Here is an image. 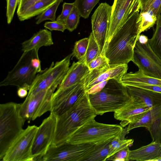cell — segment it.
<instances>
[{"mask_svg":"<svg viewBox=\"0 0 161 161\" xmlns=\"http://www.w3.org/2000/svg\"><path fill=\"white\" fill-rule=\"evenodd\" d=\"M133 142V139H122L121 136L114 137L109 143L110 153L108 157L121 149L126 147L132 146Z\"/></svg>","mask_w":161,"mask_h":161,"instance_id":"4dcf8cb0","label":"cell"},{"mask_svg":"<svg viewBox=\"0 0 161 161\" xmlns=\"http://www.w3.org/2000/svg\"><path fill=\"white\" fill-rule=\"evenodd\" d=\"M132 61L145 75L161 79V58L151 48L149 41L144 44L136 42Z\"/></svg>","mask_w":161,"mask_h":161,"instance_id":"9c48e42d","label":"cell"},{"mask_svg":"<svg viewBox=\"0 0 161 161\" xmlns=\"http://www.w3.org/2000/svg\"><path fill=\"white\" fill-rule=\"evenodd\" d=\"M156 26L153 36L149 40V45L153 52L161 58V15L157 17Z\"/></svg>","mask_w":161,"mask_h":161,"instance_id":"484cf974","label":"cell"},{"mask_svg":"<svg viewBox=\"0 0 161 161\" xmlns=\"http://www.w3.org/2000/svg\"><path fill=\"white\" fill-rule=\"evenodd\" d=\"M141 8V10H142L146 8L152 2L153 0H140Z\"/></svg>","mask_w":161,"mask_h":161,"instance_id":"bcb514c9","label":"cell"},{"mask_svg":"<svg viewBox=\"0 0 161 161\" xmlns=\"http://www.w3.org/2000/svg\"><path fill=\"white\" fill-rule=\"evenodd\" d=\"M97 143H71L65 142L57 146L51 145L39 161H83Z\"/></svg>","mask_w":161,"mask_h":161,"instance_id":"ba28073f","label":"cell"},{"mask_svg":"<svg viewBox=\"0 0 161 161\" xmlns=\"http://www.w3.org/2000/svg\"><path fill=\"white\" fill-rule=\"evenodd\" d=\"M121 81L125 86L135 84L161 86V79L147 76L139 70L134 73H126L122 77Z\"/></svg>","mask_w":161,"mask_h":161,"instance_id":"7402d4cb","label":"cell"},{"mask_svg":"<svg viewBox=\"0 0 161 161\" xmlns=\"http://www.w3.org/2000/svg\"><path fill=\"white\" fill-rule=\"evenodd\" d=\"M86 92L84 79L65 89L56 91L52 97L50 112L57 116L62 114L72 108Z\"/></svg>","mask_w":161,"mask_h":161,"instance_id":"9a60e30c","label":"cell"},{"mask_svg":"<svg viewBox=\"0 0 161 161\" xmlns=\"http://www.w3.org/2000/svg\"><path fill=\"white\" fill-rule=\"evenodd\" d=\"M89 99L97 115H102L120 109L131 100V97L121 81L111 79L101 91L89 94Z\"/></svg>","mask_w":161,"mask_h":161,"instance_id":"3957f363","label":"cell"},{"mask_svg":"<svg viewBox=\"0 0 161 161\" xmlns=\"http://www.w3.org/2000/svg\"><path fill=\"white\" fill-rule=\"evenodd\" d=\"M112 139L97 144L83 161H106L110 153L109 143Z\"/></svg>","mask_w":161,"mask_h":161,"instance_id":"cb8c5ba5","label":"cell"},{"mask_svg":"<svg viewBox=\"0 0 161 161\" xmlns=\"http://www.w3.org/2000/svg\"><path fill=\"white\" fill-rule=\"evenodd\" d=\"M149 9L151 10L157 17L161 14V0H153L150 4L144 9L141 11Z\"/></svg>","mask_w":161,"mask_h":161,"instance_id":"ab89813d","label":"cell"},{"mask_svg":"<svg viewBox=\"0 0 161 161\" xmlns=\"http://www.w3.org/2000/svg\"><path fill=\"white\" fill-rule=\"evenodd\" d=\"M90 71L84 57L77 62H73L56 91L62 90L80 83Z\"/></svg>","mask_w":161,"mask_h":161,"instance_id":"ac0fdd59","label":"cell"},{"mask_svg":"<svg viewBox=\"0 0 161 161\" xmlns=\"http://www.w3.org/2000/svg\"><path fill=\"white\" fill-rule=\"evenodd\" d=\"M149 40L147 36L143 34H140L139 36L137 41L141 44H144L148 42Z\"/></svg>","mask_w":161,"mask_h":161,"instance_id":"f6af8a7d","label":"cell"},{"mask_svg":"<svg viewBox=\"0 0 161 161\" xmlns=\"http://www.w3.org/2000/svg\"><path fill=\"white\" fill-rule=\"evenodd\" d=\"M89 41L86 54L84 56L87 64L101 55L99 47L92 32L89 37Z\"/></svg>","mask_w":161,"mask_h":161,"instance_id":"f1b7e54d","label":"cell"},{"mask_svg":"<svg viewBox=\"0 0 161 161\" xmlns=\"http://www.w3.org/2000/svg\"><path fill=\"white\" fill-rule=\"evenodd\" d=\"M100 0H75L74 3L80 16L87 19Z\"/></svg>","mask_w":161,"mask_h":161,"instance_id":"83f0119b","label":"cell"},{"mask_svg":"<svg viewBox=\"0 0 161 161\" xmlns=\"http://www.w3.org/2000/svg\"><path fill=\"white\" fill-rule=\"evenodd\" d=\"M89 39L85 38L75 42L72 53V56L80 60L85 56L88 45Z\"/></svg>","mask_w":161,"mask_h":161,"instance_id":"1f68e13d","label":"cell"},{"mask_svg":"<svg viewBox=\"0 0 161 161\" xmlns=\"http://www.w3.org/2000/svg\"><path fill=\"white\" fill-rule=\"evenodd\" d=\"M97 114L91 106L86 92L69 110L57 116L56 128L52 145L66 142L78 129Z\"/></svg>","mask_w":161,"mask_h":161,"instance_id":"7a4b0ae2","label":"cell"},{"mask_svg":"<svg viewBox=\"0 0 161 161\" xmlns=\"http://www.w3.org/2000/svg\"><path fill=\"white\" fill-rule=\"evenodd\" d=\"M108 80H106L95 85L86 92L89 94H93L99 92L104 87Z\"/></svg>","mask_w":161,"mask_h":161,"instance_id":"b9f144b4","label":"cell"},{"mask_svg":"<svg viewBox=\"0 0 161 161\" xmlns=\"http://www.w3.org/2000/svg\"><path fill=\"white\" fill-rule=\"evenodd\" d=\"M57 117L51 112L49 116L38 127L31 150L34 161H38L51 145L55 135Z\"/></svg>","mask_w":161,"mask_h":161,"instance_id":"4fadbf2b","label":"cell"},{"mask_svg":"<svg viewBox=\"0 0 161 161\" xmlns=\"http://www.w3.org/2000/svg\"><path fill=\"white\" fill-rule=\"evenodd\" d=\"M75 6L74 2L71 3H64L63 4L62 13L58 17L56 20L64 23V22L69 15Z\"/></svg>","mask_w":161,"mask_h":161,"instance_id":"8d00e7d4","label":"cell"},{"mask_svg":"<svg viewBox=\"0 0 161 161\" xmlns=\"http://www.w3.org/2000/svg\"><path fill=\"white\" fill-rule=\"evenodd\" d=\"M57 0H40L30 7L20 15L18 16L23 21L42 14Z\"/></svg>","mask_w":161,"mask_h":161,"instance_id":"d4e9b609","label":"cell"},{"mask_svg":"<svg viewBox=\"0 0 161 161\" xmlns=\"http://www.w3.org/2000/svg\"><path fill=\"white\" fill-rule=\"evenodd\" d=\"M161 93V86L135 84L131 86Z\"/></svg>","mask_w":161,"mask_h":161,"instance_id":"60d3db41","label":"cell"},{"mask_svg":"<svg viewBox=\"0 0 161 161\" xmlns=\"http://www.w3.org/2000/svg\"><path fill=\"white\" fill-rule=\"evenodd\" d=\"M20 0H6L7 8L6 16L7 22L8 24L11 23L14 15L16 9L18 6Z\"/></svg>","mask_w":161,"mask_h":161,"instance_id":"d590c367","label":"cell"},{"mask_svg":"<svg viewBox=\"0 0 161 161\" xmlns=\"http://www.w3.org/2000/svg\"><path fill=\"white\" fill-rule=\"evenodd\" d=\"M131 97L130 102L114 113V118L121 121L123 127L140 119L150 109L138 100Z\"/></svg>","mask_w":161,"mask_h":161,"instance_id":"e0dca14e","label":"cell"},{"mask_svg":"<svg viewBox=\"0 0 161 161\" xmlns=\"http://www.w3.org/2000/svg\"><path fill=\"white\" fill-rule=\"evenodd\" d=\"M57 87L53 86L34 95L27 96L21 104L20 113L23 118L26 120H34L50 111L52 97Z\"/></svg>","mask_w":161,"mask_h":161,"instance_id":"30bf717a","label":"cell"},{"mask_svg":"<svg viewBox=\"0 0 161 161\" xmlns=\"http://www.w3.org/2000/svg\"><path fill=\"white\" fill-rule=\"evenodd\" d=\"M39 0H20L17 11L18 16L20 15L30 7Z\"/></svg>","mask_w":161,"mask_h":161,"instance_id":"f35d334b","label":"cell"},{"mask_svg":"<svg viewBox=\"0 0 161 161\" xmlns=\"http://www.w3.org/2000/svg\"><path fill=\"white\" fill-rule=\"evenodd\" d=\"M63 0H57L42 14L38 15L36 18V24L38 25L43 21L50 20L52 21H55L56 13L57 9Z\"/></svg>","mask_w":161,"mask_h":161,"instance_id":"f546056e","label":"cell"},{"mask_svg":"<svg viewBox=\"0 0 161 161\" xmlns=\"http://www.w3.org/2000/svg\"><path fill=\"white\" fill-rule=\"evenodd\" d=\"M129 161H161V143L152 141L150 143L130 151Z\"/></svg>","mask_w":161,"mask_h":161,"instance_id":"d6986e66","label":"cell"},{"mask_svg":"<svg viewBox=\"0 0 161 161\" xmlns=\"http://www.w3.org/2000/svg\"><path fill=\"white\" fill-rule=\"evenodd\" d=\"M71 53L62 60L54 63L36 75L28 91L27 96L34 95L53 86H57L66 75L70 64Z\"/></svg>","mask_w":161,"mask_h":161,"instance_id":"52a82bcc","label":"cell"},{"mask_svg":"<svg viewBox=\"0 0 161 161\" xmlns=\"http://www.w3.org/2000/svg\"><path fill=\"white\" fill-rule=\"evenodd\" d=\"M161 117V105L150 109L138 120L128 125L127 131L129 133L131 130L139 127H144L148 130L153 122Z\"/></svg>","mask_w":161,"mask_h":161,"instance_id":"603a6c76","label":"cell"},{"mask_svg":"<svg viewBox=\"0 0 161 161\" xmlns=\"http://www.w3.org/2000/svg\"><path fill=\"white\" fill-rule=\"evenodd\" d=\"M139 12H136L129 19L108 43L105 55L110 66L128 64L132 61L134 49L141 34Z\"/></svg>","mask_w":161,"mask_h":161,"instance_id":"6da1fadb","label":"cell"},{"mask_svg":"<svg viewBox=\"0 0 161 161\" xmlns=\"http://www.w3.org/2000/svg\"><path fill=\"white\" fill-rule=\"evenodd\" d=\"M90 71L95 69H101L110 67L108 59L105 55H100L87 64Z\"/></svg>","mask_w":161,"mask_h":161,"instance_id":"836d02e7","label":"cell"},{"mask_svg":"<svg viewBox=\"0 0 161 161\" xmlns=\"http://www.w3.org/2000/svg\"><path fill=\"white\" fill-rule=\"evenodd\" d=\"M44 27L52 31H58L64 32L67 29L64 24L60 21L55 20L54 21H47L44 25Z\"/></svg>","mask_w":161,"mask_h":161,"instance_id":"74e56055","label":"cell"},{"mask_svg":"<svg viewBox=\"0 0 161 161\" xmlns=\"http://www.w3.org/2000/svg\"><path fill=\"white\" fill-rule=\"evenodd\" d=\"M128 68V64H124L90 71L84 78L86 91L95 85L110 79H115L121 81L122 76L127 73Z\"/></svg>","mask_w":161,"mask_h":161,"instance_id":"2e32d148","label":"cell"},{"mask_svg":"<svg viewBox=\"0 0 161 161\" xmlns=\"http://www.w3.org/2000/svg\"><path fill=\"white\" fill-rule=\"evenodd\" d=\"M39 49L23 53L13 68L0 82V86H14L29 90L36 73L31 64L32 58L38 54Z\"/></svg>","mask_w":161,"mask_h":161,"instance_id":"8992f818","label":"cell"},{"mask_svg":"<svg viewBox=\"0 0 161 161\" xmlns=\"http://www.w3.org/2000/svg\"><path fill=\"white\" fill-rule=\"evenodd\" d=\"M31 64L32 67L36 69L37 73L42 71L41 61L39 59L38 54L36 55L32 58Z\"/></svg>","mask_w":161,"mask_h":161,"instance_id":"7bdbcfd3","label":"cell"},{"mask_svg":"<svg viewBox=\"0 0 161 161\" xmlns=\"http://www.w3.org/2000/svg\"><path fill=\"white\" fill-rule=\"evenodd\" d=\"M21 104L9 102L0 104V160L24 129L26 120L20 113Z\"/></svg>","mask_w":161,"mask_h":161,"instance_id":"277c9868","label":"cell"},{"mask_svg":"<svg viewBox=\"0 0 161 161\" xmlns=\"http://www.w3.org/2000/svg\"><path fill=\"white\" fill-rule=\"evenodd\" d=\"M35 125H28L14 142L7 152L3 161H34L31 150L38 129Z\"/></svg>","mask_w":161,"mask_h":161,"instance_id":"8fae6325","label":"cell"},{"mask_svg":"<svg viewBox=\"0 0 161 161\" xmlns=\"http://www.w3.org/2000/svg\"><path fill=\"white\" fill-rule=\"evenodd\" d=\"M28 91L26 89L23 87L18 88L17 91V94L19 97L21 98H23L27 97Z\"/></svg>","mask_w":161,"mask_h":161,"instance_id":"ee69618b","label":"cell"},{"mask_svg":"<svg viewBox=\"0 0 161 161\" xmlns=\"http://www.w3.org/2000/svg\"><path fill=\"white\" fill-rule=\"evenodd\" d=\"M130 151L129 147H126L117 151L108 158L106 161H129Z\"/></svg>","mask_w":161,"mask_h":161,"instance_id":"e575fe53","label":"cell"},{"mask_svg":"<svg viewBox=\"0 0 161 161\" xmlns=\"http://www.w3.org/2000/svg\"><path fill=\"white\" fill-rule=\"evenodd\" d=\"M125 86L130 97L138 100L150 109L161 105V93L139 87Z\"/></svg>","mask_w":161,"mask_h":161,"instance_id":"ffe728a7","label":"cell"},{"mask_svg":"<svg viewBox=\"0 0 161 161\" xmlns=\"http://www.w3.org/2000/svg\"><path fill=\"white\" fill-rule=\"evenodd\" d=\"M80 16L79 11L75 6L69 15L64 22L66 29L72 32L77 27Z\"/></svg>","mask_w":161,"mask_h":161,"instance_id":"d6a6232c","label":"cell"},{"mask_svg":"<svg viewBox=\"0 0 161 161\" xmlns=\"http://www.w3.org/2000/svg\"><path fill=\"white\" fill-rule=\"evenodd\" d=\"M53 42L50 31L47 29H41L35 33L29 39L21 43L22 51L28 52L34 49H39L43 46L53 45Z\"/></svg>","mask_w":161,"mask_h":161,"instance_id":"44dd1931","label":"cell"},{"mask_svg":"<svg viewBox=\"0 0 161 161\" xmlns=\"http://www.w3.org/2000/svg\"><path fill=\"white\" fill-rule=\"evenodd\" d=\"M112 8L106 3H101L91 17L92 32L102 55H105L106 48Z\"/></svg>","mask_w":161,"mask_h":161,"instance_id":"5bb4252c","label":"cell"},{"mask_svg":"<svg viewBox=\"0 0 161 161\" xmlns=\"http://www.w3.org/2000/svg\"><path fill=\"white\" fill-rule=\"evenodd\" d=\"M139 19L140 21V33L147 31L156 24L157 17L150 10L147 9L140 11Z\"/></svg>","mask_w":161,"mask_h":161,"instance_id":"4316f807","label":"cell"},{"mask_svg":"<svg viewBox=\"0 0 161 161\" xmlns=\"http://www.w3.org/2000/svg\"><path fill=\"white\" fill-rule=\"evenodd\" d=\"M112 7L106 47L119 29L136 13L140 11L141 5L140 0H114Z\"/></svg>","mask_w":161,"mask_h":161,"instance_id":"7c38bea8","label":"cell"},{"mask_svg":"<svg viewBox=\"0 0 161 161\" xmlns=\"http://www.w3.org/2000/svg\"><path fill=\"white\" fill-rule=\"evenodd\" d=\"M124 130L121 125L100 123L94 118L76 130L66 142L71 143H97L122 136Z\"/></svg>","mask_w":161,"mask_h":161,"instance_id":"5b68a950","label":"cell"}]
</instances>
